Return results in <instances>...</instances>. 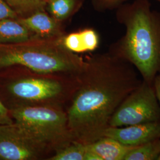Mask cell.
<instances>
[{"label": "cell", "instance_id": "cell-1", "mask_svg": "<svg viewBox=\"0 0 160 160\" xmlns=\"http://www.w3.org/2000/svg\"><path fill=\"white\" fill-rule=\"evenodd\" d=\"M142 81L137 69L113 53L86 61L67 110L74 141L87 145L103 137L116 109Z\"/></svg>", "mask_w": 160, "mask_h": 160}, {"label": "cell", "instance_id": "cell-2", "mask_svg": "<svg viewBox=\"0 0 160 160\" xmlns=\"http://www.w3.org/2000/svg\"><path fill=\"white\" fill-rule=\"evenodd\" d=\"M126 33L112 53L132 64L153 84L160 71V20L148 6L136 4L123 18Z\"/></svg>", "mask_w": 160, "mask_h": 160}, {"label": "cell", "instance_id": "cell-3", "mask_svg": "<svg viewBox=\"0 0 160 160\" xmlns=\"http://www.w3.org/2000/svg\"><path fill=\"white\" fill-rule=\"evenodd\" d=\"M62 37L0 44V70L20 67L39 74L78 77L86 61L63 46Z\"/></svg>", "mask_w": 160, "mask_h": 160}, {"label": "cell", "instance_id": "cell-4", "mask_svg": "<svg viewBox=\"0 0 160 160\" xmlns=\"http://www.w3.org/2000/svg\"><path fill=\"white\" fill-rule=\"evenodd\" d=\"M6 69L12 72L3 81L2 85L10 104L8 109L34 105L62 107L70 102L80 76L39 74L20 67Z\"/></svg>", "mask_w": 160, "mask_h": 160}, {"label": "cell", "instance_id": "cell-5", "mask_svg": "<svg viewBox=\"0 0 160 160\" xmlns=\"http://www.w3.org/2000/svg\"><path fill=\"white\" fill-rule=\"evenodd\" d=\"M14 122L42 138L54 152L74 141L68 126L67 110L56 105L20 106L9 109Z\"/></svg>", "mask_w": 160, "mask_h": 160}, {"label": "cell", "instance_id": "cell-6", "mask_svg": "<svg viewBox=\"0 0 160 160\" xmlns=\"http://www.w3.org/2000/svg\"><path fill=\"white\" fill-rule=\"evenodd\" d=\"M160 122V106L153 84L142 80L116 109L109 127Z\"/></svg>", "mask_w": 160, "mask_h": 160}, {"label": "cell", "instance_id": "cell-7", "mask_svg": "<svg viewBox=\"0 0 160 160\" xmlns=\"http://www.w3.org/2000/svg\"><path fill=\"white\" fill-rule=\"evenodd\" d=\"M54 151L41 138L17 123L0 125V160H37Z\"/></svg>", "mask_w": 160, "mask_h": 160}, {"label": "cell", "instance_id": "cell-8", "mask_svg": "<svg viewBox=\"0 0 160 160\" xmlns=\"http://www.w3.org/2000/svg\"><path fill=\"white\" fill-rule=\"evenodd\" d=\"M103 137L113 138L126 146L138 147L160 139V122L109 127Z\"/></svg>", "mask_w": 160, "mask_h": 160}, {"label": "cell", "instance_id": "cell-9", "mask_svg": "<svg viewBox=\"0 0 160 160\" xmlns=\"http://www.w3.org/2000/svg\"><path fill=\"white\" fill-rule=\"evenodd\" d=\"M38 38H59L64 36L59 21L44 11L35 12L26 17L17 18Z\"/></svg>", "mask_w": 160, "mask_h": 160}, {"label": "cell", "instance_id": "cell-10", "mask_svg": "<svg viewBox=\"0 0 160 160\" xmlns=\"http://www.w3.org/2000/svg\"><path fill=\"white\" fill-rule=\"evenodd\" d=\"M61 40L66 49L75 53L93 51L99 44L98 35L92 29H84L63 36Z\"/></svg>", "mask_w": 160, "mask_h": 160}, {"label": "cell", "instance_id": "cell-11", "mask_svg": "<svg viewBox=\"0 0 160 160\" xmlns=\"http://www.w3.org/2000/svg\"><path fill=\"white\" fill-rule=\"evenodd\" d=\"M87 147L96 153L102 160H124L127 153L134 147L123 145L113 138L103 137L86 145Z\"/></svg>", "mask_w": 160, "mask_h": 160}, {"label": "cell", "instance_id": "cell-12", "mask_svg": "<svg viewBox=\"0 0 160 160\" xmlns=\"http://www.w3.org/2000/svg\"><path fill=\"white\" fill-rule=\"evenodd\" d=\"M36 37L17 18L0 21V44L17 43Z\"/></svg>", "mask_w": 160, "mask_h": 160}, {"label": "cell", "instance_id": "cell-13", "mask_svg": "<svg viewBox=\"0 0 160 160\" xmlns=\"http://www.w3.org/2000/svg\"><path fill=\"white\" fill-rule=\"evenodd\" d=\"M160 152V139L134 147L126 155L124 160H157Z\"/></svg>", "mask_w": 160, "mask_h": 160}, {"label": "cell", "instance_id": "cell-14", "mask_svg": "<svg viewBox=\"0 0 160 160\" xmlns=\"http://www.w3.org/2000/svg\"><path fill=\"white\" fill-rule=\"evenodd\" d=\"M86 145L73 141L57 150L49 160H85Z\"/></svg>", "mask_w": 160, "mask_h": 160}, {"label": "cell", "instance_id": "cell-15", "mask_svg": "<svg viewBox=\"0 0 160 160\" xmlns=\"http://www.w3.org/2000/svg\"><path fill=\"white\" fill-rule=\"evenodd\" d=\"M19 17H26L35 12L44 11L45 3L42 0H4Z\"/></svg>", "mask_w": 160, "mask_h": 160}, {"label": "cell", "instance_id": "cell-16", "mask_svg": "<svg viewBox=\"0 0 160 160\" xmlns=\"http://www.w3.org/2000/svg\"><path fill=\"white\" fill-rule=\"evenodd\" d=\"M48 4L52 16L60 22L71 14L75 5V0H51Z\"/></svg>", "mask_w": 160, "mask_h": 160}, {"label": "cell", "instance_id": "cell-17", "mask_svg": "<svg viewBox=\"0 0 160 160\" xmlns=\"http://www.w3.org/2000/svg\"><path fill=\"white\" fill-rule=\"evenodd\" d=\"M18 16L14 10L4 0H0V21L7 18H17Z\"/></svg>", "mask_w": 160, "mask_h": 160}, {"label": "cell", "instance_id": "cell-18", "mask_svg": "<svg viewBox=\"0 0 160 160\" xmlns=\"http://www.w3.org/2000/svg\"><path fill=\"white\" fill-rule=\"evenodd\" d=\"M14 122L10 113L9 109L0 98V125L10 124Z\"/></svg>", "mask_w": 160, "mask_h": 160}, {"label": "cell", "instance_id": "cell-19", "mask_svg": "<svg viewBox=\"0 0 160 160\" xmlns=\"http://www.w3.org/2000/svg\"><path fill=\"white\" fill-rule=\"evenodd\" d=\"M153 86L160 106V71L155 77Z\"/></svg>", "mask_w": 160, "mask_h": 160}, {"label": "cell", "instance_id": "cell-20", "mask_svg": "<svg viewBox=\"0 0 160 160\" xmlns=\"http://www.w3.org/2000/svg\"><path fill=\"white\" fill-rule=\"evenodd\" d=\"M86 148L87 151L85 155V160H102L100 157L98 156L96 153L88 148L87 147V145Z\"/></svg>", "mask_w": 160, "mask_h": 160}, {"label": "cell", "instance_id": "cell-21", "mask_svg": "<svg viewBox=\"0 0 160 160\" xmlns=\"http://www.w3.org/2000/svg\"><path fill=\"white\" fill-rule=\"evenodd\" d=\"M105 1L107 2H116L119 1L120 0H105ZM157 1H160V0H157Z\"/></svg>", "mask_w": 160, "mask_h": 160}, {"label": "cell", "instance_id": "cell-22", "mask_svg": "<svg viewBox=\"0 0 160 160\" xmlns=\"http://www.w3.org/2000/svg\"><path fill=\"white\" fill-rule=\"evenodd\" d=\"M42 1H43L46 4V3H48V2H49L51 0H42Z\"/></svg>", "mask_w": 160, "mask_h": 160}, {"label": "cell", "instance_id": "cell-23", "mask_svg": "<svg viewBox=\"0 0 160 160\" xmlns=\"http://www.w3.org/2000/svg\"><path fill=\"white\" fill-rule=\"evenodd\" d=\"M157 160H160V154H159L158 157V158H157Z\"/></svg>", "mask_w": 160, "mask_h": 160}]
</instances>
